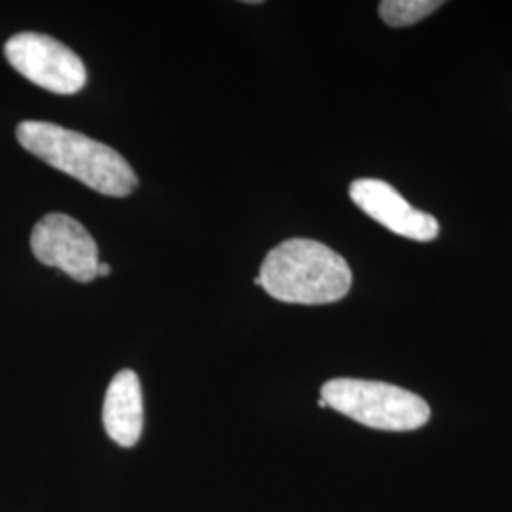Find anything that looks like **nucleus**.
Segmentation results:
<instances>
[{
	"label": "nucleus",
	"mask_w": 512,
	"mask_h": 512,
	"mask_svg": "<svg viewBox=\"0 0 512 512\" xmlns=\"http://www.w3.org/2000/svg\"><path fill=\"white\" fill-rule=\"evenodd\" d=\"M16 135L19 145L38 160L99 194L124 198L137 186V175L120 152L78 131L29 120L19 124Z\"/></svg>",
	"instance_id": "nucleus-1"
},
{
	"label": "nucleus",
	"mask_w": 512,
	"mask_h": 512,
	"mask_svg": "<svg viewBox=\"0 0 512 512\" xmlns=\"http://www.w3.org/2000/svg\"><path fill=\"white\" fill-rule=\"evenodd\" d=\"M348 262L315 239H287L260 266V287L287 304H332L351 289Z\"/></svg>",
	"instance_id": "nucleus-2"
},
{
	"label": "nucleus",
	"mask_w": 512,
	"mask_h": 512,
	"mask_svg": "<svg viewBox=\"0 0 512 512\" xmlns=\"http://www.w3.org/2000/svg\"><path fill=\"white\" fill-rule=\"evenodd\" d=\"M321 399L336 412L380 431H414L431 418L429 404L416 393L384 382L336 378L321 387Z\"/></svg>",
	"instance_id": "nucleus-3"
},
{
	"label": "nucleus",
	"mask_w": 512,
	"mask_h": 512,
	"mask_svg": "<svg viewBox=\"0 0 512 512\" xmlns=\"http://www.w3.org/2000/svg\"><path fill=\"white\" fill-rule=\"evenodd\" d=\"M4 54L21 76L48 92L73 95L86 86L82 59L55 38L19 33L6 42Z\"/></svg>",
	"instance_id": "nucleus-4"
},
{
	"label": "nucleus",
	"mask_w": 512,
	"mask_h": 512,
	"mask_svg": "<svg viewBox=\"0 0 512 512\" xmlns=\"http://www.w3.org/2000/svg\"><path fill=\"white\" fill-rule=\"evenodd\" d=\"M31 249L44 266L57 268L78 283H90L97 277V243L90 232L69 215L50 213L38 220L31 234Z\"/></svg>",
	"instance_id": "nucleus-5"
},
{
	"label": "nucleus",
	"mask_w": 512,
	"mask_h": 512,
	"mask_svg": "<svg viewBox=\"0 0 512 512\" xmlns=\"http://www.w3.org/2000/svg\"><path fill=\"white\" fill-rule=\"evenodd\" d=\"M349 198L370 219L380 222L389 232L414 241H433L439 236V222L410 203L385 181L357 179L349 186Z\"/></svg>",
	"instance_id": "nucleus-6"
},
{
	"label": "nucleus",
	"mask_w": 512,
	"mask_h": 512,
	"mask_svg": "<svg viewBox=\"0 0 512 512\" xmlns=\"http://www.w3.org/2000/svg\"><path fill=\"white\" fill-rule=\"evenodd\" d=\"M103 425L116 444L131 448L143 433V391L133 370H122L110 382L105 404Z\"/></svg>",
	"instance_id": "nucleus-7"
},
{
	"label": "nucleus",
	"mask_w": 512,
	"mask_h": 512,
	"mask_svg": "<svg viewBox=\"0 0 512 512\" xmlns=\"http://www.w3.org/2000/svg\"><path fill=\"white\" fill-rule=\"evenodd\" d=\"M440 0H384L380 2V18L389 27H408L437 12Z\"/></svg>",
	"instance_id": "nucleus-8"
},
{
	"label": "nucleus",
	"mask_w": 512,
	"mask_h": 512,
	"mask_svg": "<svg viewBox=\"0 0 512 512\" xmlns=\"http://www.w3.org/2000/svg\"><path fill=\"white\" fill-rule=\"evenodd\" d=\"M97 275H99V277H107V275H110V266L107 264V262H99Z\"/></svg>",
	"instance_id": "nucleus-9"
},
{
	"label": "nucleus",
	"mask_w": 512,
	"mask_h": 512,
	"mask_svg": "<svg viewBox=\"0 0 512 512\" xmlns=\"http://www.w3.org/2000/svg\"><path fill=\"white\" fill-rule=\"evenodd\" d=\"M319 408H327V403H325V401H323V399H321V401H319Z\"/></svg>",
	"instance_id": "nucleus-10"
}]
</instances>
